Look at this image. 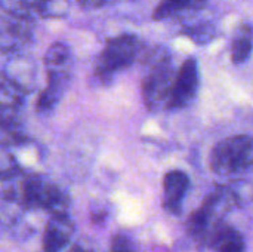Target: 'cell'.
<instances>
[{"label": "cell", "mask_w": 253, "mask_h": 252, "mask_svg": "<svg viewBox=\"0 0 253 252\" xmlns=\"http://www.w3.org/2000/svg\"><path fill=\"white\" fill-rule=\"evenodd\" d=\"M227 190L219 187L215 192H212L205 202L202 203V206L193 212V215L188 220V232L190 235H193L194 238H202L206 235L209 224L213 218V215L216 214V209L219 205H222V202L225 201V193Z\"/></svg>", "instance_id": "ba28073f"}, {"label": "cell", "mask_w": 253, "mask_h": 252, "mask_svg": "<svg viewBox=\"0 0 253 252\" xmlns=\"http://www.w3.org/2000/svg\"><path fill=\"white\" fill-rule=\"evenodd\" d=\"M111 252H135V248L132 247V242L119 235V236H114L113 241H111Z\"/></svg>", "instance_id": "2e32d148"}, {"label": "cell", "mask_w": 253, "mask_h": 252, "mask_svg": "<svg viewBox=\"0 0 253 252\" xmlns=\"http://www.w3.org/2000/svg\"><path fill=\"white\" fill-rule=\"evenodd\" d=\"M142 40L132 33H123L108 39L96 56L93 65L95 77L104 85L111 83L117 73L135 64L142 55Z\"/></svg>", "instance_id": "3957f363"}, {"label": "cell", "mask_w": 253, "mask_h": 252, "mask_svg": "<svg viewBox=\"0 0 253 252\" xmlns=\"http://www.w3.org/2000/svg\"><path fill=\"white\" fill-rule=\"evenodd\" d=\"M122 0H77V3L80 4V7L83 9H102L111 4H116Z\"/></svg>", "instance_id": "e0dca14e"}, {"label": "cell", "mask_w": 253, "mask_h": 252, "mask_svg": "<svg viewBox=\"0 0 253 252\" xmlns=\"http://www.w3.org/2000/svg\"><path fill=\"white\" fill-rule=\"evenodd\" d=\"M211 245L216 252H245L246 244L242 233L230 226L218 224L212 233Z\"/></svg>", "instance_id": "4fadbf2b"}, {"label": "cell", "mask_w": 253, "mask_h": 252, "mask_svg": "<svg viewBox=\"0 0 253 252\" xmlns=\"http://www.w3.org/2000/svg\"><path fill=\"white\" fill-rule=\"evenodd\" d=\"M181 33L185 34L188 39H191L196 45H208L218 36V27L212 21L206 19H196L194 16L187 18L184 21Z\"/></svg>", "instance_id": "5bb4252c"}, {"label": "cell", "mask_w": 253, "mask_h": 252, "mask_svg": "<svg viewBox=\"0 0 253 252\" xmlns=\"http://www.w3.org/2000/svg\"><path fill=\"white\" fill-rule=\"evenodd\" d=\"M211 168L221 177H236L253 168V137L234 135L219 141L211 153Z\"/></svg>", "instance_id": "5b68a950"}, {"label": "cell", "mask_w": 253, "mask_h": 252, "mask_svg": "<svg viewBox=\"0 0 253 252\" xmlns=\"http://www.w3.org/2000/svg\"><path fill=\"white\" fill-rule=\"evenodd\" d=\"M176 71L173 70L172 55L168 48L156 46L145 53L142 97L145 105L150 110H159L169 105Z\"/></svg>", "instance_id": "6da1fadb"}, {"label": "cell", "mask_w": 253, "mask_h": 252, "mask_svg": "<svg viewBox=\"0 0 253 252\" xmlns=\"http://www.w3.org/2000/svg\"><path fill=\"white\" fill-rule=\"evenodd\" d=\"M208 4V0H162L156 7L153 18L163 19H187L196 16Z\"/></svg>", "instance_id": "30bf717a"}, {"label": "cell", "mask_w": 253, "mask_h": 252, "mask_svg": "<svg viewBox=\"0 0 253 252\" xmlns=\"http://www.w3.org/2000/svg\"><path fill=\"white\" fill-rule=\"evenodd\" d=\"M71 0H34L33 10L43 19H61L68 15Z\"/></svg>", "instance_id": "9a60e30c"}, {"label": "cell", "mask_w": 253, "mask_h": 252, "mask_svg": "<svg viewBox=\"0 0 253 252\" xmlns=\"http://www.w3.org/2000/svg\"><path fill=\"white\" fill-rule=\"evenodd\" d=\"M200 86V71L196 58H187L176 71L168 108H185L193 102Z\"/></svg>", "instance_id": "52a82bcc"}, {"label": "cell", "mask_w": 253, "mask_h": 252, "mask_svg": "<svg viewBox=\"0 0 253 252\" xmlns=\"http://www.w3.org/2000/svg\"><path fill=\"white\" fill-rule=\"evenodd\" d=\"M190 187V178L185 172L173 169L165 175L163 180V190H165V208L179 215L182 211V202Z\"/></svg>", "instance_id": "9c48e42d"}, {"label": "cell", "mask_w": 253, "mask_h": 252, "mask_svg": "<svg viewBox=\"0 0 253 252\" xmlns=\"http://www.w3.org/2000/svg\"><path fill=\"white\" fill-rule=\"evenodd\" d=\"M44 68L47 85L37 100V111L49 113L59 102L68 86L73 71V52L64 42H53L44 55Z\"/></svg>", "instance_id": "7a4b0ae2"}, {"label": "cell", "mask_w": 253, "mask_h": 252, "mask_svg": "<svg viewBox=\"0 0 253 252\" xmlns=\"http://www.w3.org/2000/svg\"><path fill=\"white\" fill-rule=\"evenodd\" d=\"M25 203L34 208L49 209L53 215H65L68 199L49 181L31 178L24 184Z\"/></svg>", "instance_id": "8992f818"}, {"label": "cell", "mask_w": 253, "mask_h": 252, "mask_svg": "<svg viewBox=\"0 0 253 252\" xmlns=\"http://www.w3.org/2000/svg\"><path fill=\"white\" fill-rule=\"evenodd\" d=\"M71 227L67 215H53V220L46 226L43 236V252H59L70 239Z\"/></svg>", "instance_id": "8fae6325"}, {"label": "cell", "mask_w": 253, "mask_h": 252, "mask_svg": "<svg viewBox=\"0 0 253 252\" xmlns=\"http://www.w3.org/2000/svg\"><path fill=\"white\" fill-rule=\"evenodd\" d=\"M0 45L3 55H13L22 50L34 34L33 6L4 3L0 4Z\"/></svg>", "instance_id": "277c9868"}, {"label": "cell", "mask_w": 253, "mask_h": 252, "mask_svg": "<svg viewBox=\"0 0 253 252\" xmlns=\"http://www.w3.org/2000/svg\"><path fill=\"white\" fill-rule=\"evenodd\" d=\"M231 61L236 65L245 64L253 52V24L251 22H243L240 24L231 39Z\"/></svg>", "instance_id": "7c38bea8"}]
</instances>
